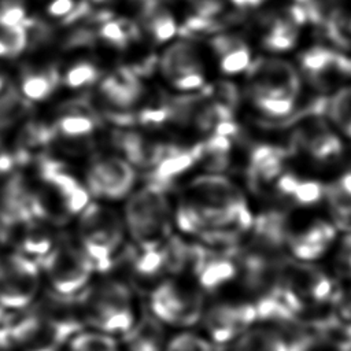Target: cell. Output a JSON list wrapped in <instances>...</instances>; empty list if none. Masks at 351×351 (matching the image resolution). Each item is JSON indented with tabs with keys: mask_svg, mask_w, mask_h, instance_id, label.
I'll list each match as a JSON object with an SVG mask.
<instances>
[{
	"mask_svg": "<svg viewBox=\"0 0 351 351\" xmlns=\"http://www.w3.org/2000/svg\"><path fill=\"white\" fill-rule=\"evenodd\" d=\"M8 332L21 351H59L81 332V322L66 302H44L21 315H11Z\"/></svg>",
	"mask_w": 351,
	"mask_h": 351,
	"instance_id": "3",
	"label": "cell"
},
{
	"mask_svg": "<svg viewBox=\"0 0 351 351\" xmlns=\"http://www.w3.org/2000/svg\"><path fill=\"white\" fill-rule=\"evenodd\" d=\"M78 241L95 270H108L115 265L123 245L125 222L110 207L89 203L78 215Z\"/></svg>",
	"mask_w": 351,
	"mask_h": 351,
	"instance_id": "6",
	"label": "cell"
},
{
	"mask_svg": "<svg viewBox=\"0 0 351 351\" xmlns=\"http://www.w3.org/2000/svg\"><path fill=\"white\" fill-rule=\"evenodd\" d=\"M27 47L23 25L0 27V58H14Z\"/></svg>",
	"mask_w": 351,
	"mask_h": 351,
	"instance_id": "36",
	"label": "cell"
},
{
	"mask_svg": "<svg viewBox=\"0 0 351 351\" xmlns=\"http://www.w3.org/2000/svg\"><path fill=\"white\" fill-rule=\"evenodd\" d=\"M337 270L341 276L351 278V233L343 239L337 256Z\"/></svg>",
	"mask_w": 351,
	"mask_h": 351,
	"instance_id": "42",
	"label": "cell"
},
{
	"mask_svg": "<svg viewBox=\"0 0 351 351\" xmlns=\"http://www.w3.org/2000/svg\"><path fill=\"white\" fill-rule=\"evenodd\" d=\"M211 45L219 58V67L225 74H237L248 70L251 53L241 38L236 36H217L213 38Z\"/></svg>",
	"mask_w": 351,
	"mask_h": 351,
	"instance_id": "24",
	"label": "cell"
},
{
	"mask_svg": "<svg viewBox=\"0 0 351 351\" xmlns=\"http://www.w3.org/2000/svg\"><path fill=\"white\" fill-rule=\"evenodd\" d=\"M332 313L329 314L333 330L341 337H351V288L336 289L332 296Z\"/></svg>",
	"mask_w": 351,
	"mask_h": 351,
	"instance_id": "32",
	"label": "cell"
},
{
	"mask_svg": "<svg viewBox=\"0 0 351 351\" xmlns=\"http://www.w3.org/2000/svg\"><path fill=\"white\" fill-rule=\"evenodd\" d=\"M25 18L22 0H0V27L21 25Z\"/></svg>",
	"mask_w": 351,
	"mask_h": 351,
	"instance_id": "39",
	"label": "cell"
},
{
	"mask_svg": "<svg viewBox=\"0 0 351 351\" xmlns=\"http://www.w3.org/2000/svg\"><path fill=\"white\" fill-rule=\"evenodd\" d=\"M165 351H214V350H213V344L207 339L196 333L184 332L174 336L169 343H166Z\"/></svg>",
	"mask_w": 351,
	"mask_h": 351,
	"instance_id": "38",
	"label": "cell"
},
{
	"mask_svg": "<svg viewBox=\"0 0 351 351\" xmlns=\"http://www.w3.org/2000/svg\"><path fill=\"white\" fill-rule=\"evenodd\" d=\"M38 262L21 254L0 255V306L19 311L36 299L40 285Z\"/></svg>",
	"mask_w": 351,
	"mask_h": 351,
	"instance_id": "9",
	"label": "cell"
},
{
	"mask_svg": "<svg viewBox=\"0 0 351 351\" xmlns=\"http://www.w3.org/2000/svg\"><path fill=\"white\" fill-rule=\"evenodd\" d=\"M12 86H11V84H10V80H8V77L4 74V73H1L0 71V96L1 95H4L7 90H10Z\"/></svg>",
	"mask_w": 351,
	"mask_h": 351,
	"instance_id": "47",
	"label": "cell"
},
{
	"mask_svg": "<svg viewBox=\"0 0 351 351\" xmlns=\"http://www.w3.org/2000/svg\"><path fill=\"white\" fill-rule=\"evenodd\" d=\"M18 237V245L21 254L40 261L55 245L51 225L37 217H32L15 226V234Z\"/></svg>",
	"mask_w": 351,
	"mask_h": 351,
	"instance_id": "21",
	"label": "cell"
},
{
	"mask_svg": "<svg viewBox=\"0 0 351 351\" xmlns=\"http://www.w3.org/2000/svg\"><path fill=\"white\" fill-rule=\"evenodd\" d=\"M25 30H26V36H27V45H37L41 44L44 41H47L51 36V30L49 27L36 19V18H25V21L22 22Z\"/></svg>",
	"mask_w": 351,
	"mask_h": 351,
	"instance_id": "40",
	"label": "cell"
},
{
	"mask_svg": "<svg viewBox=\"0 0 351 351\" xmlns=\"http://www.w3.org/2000/svg\"><path fill=\"white\" fill-rule=\"evenodd\" d=\"M332 186L347 199H351V165L346 167V170L341 173V176L337 178Z\"/></svg>",
	"mask_w": 351,
	"mask_h": 351,
	"instance_id": "45",
	"label": "cell"
},
{
	"mask_svg": "<svg viewBox=\"0 0 351 351\" xmlns=\"http://www.w3.org/2000/svg\"><path fill=\"white\" fill-rule=\"evenodd\" d=\"M300 67L311 85L319 90H330L351 77V59L325 47L307 49L300 56Z\"/></svg>",
	"mask_w": 351,
	"mask_h": 351,
	"instance_id": "13",
	"label": "cell"
},
{
	"mask_svg": "<svg viewBox=\"0 0 351 351\" xmlns=\"http://www.w3.org/2000/svg\"><path fill=\"white\" fill-rule=\"evenodd\" d=\"M192 271L204 289L213 291L230 281L236 276L237 269L230 251L195 244Z\"/></svg>",
	"mask_w": 351,
	"mask_h": 351,
	"instance_id": "17",
	"label": "cell"
},
{
	"mask_svg": "<svg viewBox=\"0 0 351 351\" xmlns=\"http://www.w3.org/2000/svg\"><path fill=\"white\" fill-rule=\"evenodd\" d=\"M144 88L138 75L132 69H118L99 85V95L101 101L117 115L118 121H122L125 112L134 107L141 96Z\"/></svg>",
	"mask_w": 351,
	"mask_h": 351,
	"instance_id": "16",
	"label": "cell"
},
{
	"mask_svg": "<svg viewBox=\"0 0 351 351\" xmlns=\"http://www.w3.org/2000/svg\"><path fill=\"white\" fill-rule=\"evenodd\" d=\"M326 114L329 119L351 138V85L340 88L328 99Z\"/></svg>",
	"mask_w": 351,
	"mask_h": 351,
	"instance_id": "30",
	"label": "cell"
},
{
	"mask_svg": "<svg viewBox=\"0 0 351 351\" xmlns=\"http://www.w3.org/2000/svg\"><path fill=\"white\" fill-rule=\"evenodd\" d=\"M15 222L0 208V245L7 244L15 234Z\"/></svg>",
	"mask_w": 351,
	"mask_h": 351,
	"instance_id": "44",
	"label": "cell"
},
{
	"mask_svg": "<svg viewBox=\"0 0 351 351\" xmlns=\"http://www.w3.org/2000/svg\"><path fill=\"white\" fill-rule=\"evenodd\" d=\"M93 41V32L89 29H78L74 33H71L66 40V47L74 48V47H84L89 45Z\"/></svg>",
	"mask_w": 351,
	"mask_h": 351,
	"instance_id": "43",
	"label": "cell"
},
{
	"mask_svg": "<svg viewBox=\"0 0 351 351\" xmlns=\"http://www.w3.org/2000/svg\"><path fill=\"white\" fill-rule=\"evenodd\" d=\"M67 351H119L114 336L101 332H78L67 343Z\"/></svg>",
	"mask_w": 351,
	"mask_h": 351,
	"instance_id": "33",
	"label": "cell"
},
{
	"mask_svg": "<svg viewBox=\"0 0 351 351\" xmlns=\"http://www.w3.org/2000/svg\"><path fill=\"white\" fill-rule=\"evenodd\" d=\"M51 288L59 296H74L89 282L93 265L80 245L69 241L55 243L51 251L38 261Z\"/></svg>",
	"mask_w": 351,
	"mask_h": 351,
	"instance_id": "8",
	"label": "cell"
},
{
	"mask_svg": "<svg viewBox=\"0 0 351 351\" xmlns=\"http://www.w3.org/2000/svg\"><path fill=\"white\" fill-rule=\"evenodd\" d=\"M258 319L252 303H217L204 315L206 329L217 344H226L237 339Z\"/></svg>",
	"mask_w": 351,
	"mask_h": 351,
	"instance_id": "14",
	"label": "cell"
},
{
	"mask_svg": "<svg viewBox=\"0 0 351 351\" xmlns=\"http://www.w3.org/2000/svg\"><path fill=\"white\" fill-rule=\"evenodd\" d=\"M134 182V167L122 156H97L86 170V189L100 199H123L130 193Z\"/></svg>",
	"mask_w": 351,
	"mask_h": 351,
	"instance_id": "11",
	"label": "cell"
},
{
	"mask_svg": "<svg viewBox=\"0 0 351 351\" xmlns=\"http://www.w3.org/2000/svg\"><path fill=\"white\" fill-rule=\"evenodd\" d=\"M326 33L335 45L343 49L351 48V14L335 11L326 19Z\"/></svg>",
	"mask_w": 351,
	"mask_h": 351,
	"instance_id": "35",
	"label": "cell"
},
{
	"mask_svg": "<svg viewBox=\"0 0 351 351\" xmlns=\"http://www.w3.org/2000/svg\"><path fill=\"white\" fill-rule=\"evenodd\" d=\"M128 351H165L163 324L155 315H143L123 335Z\"/></svg>",
	"mask_w": 351,
	"mask_h": 351,
	"instance_id": "23",
	"label": "cell"
},
{
	"mask_svg": "<svg viewBox=\"0 0 351 351\" xmlns=\"http://www.w3.org/2000/svg\"><path fill=\"white\" fill-rule=\"evenodd\" d=\"M230 1L240 8H250L261 4L263 0H230Z\"/></svg>",
	"mask_w": 351,
	"mask_h": 351,
	"instance_id": "46",
	"label": "cell"
},
{
	"mask_svg": "<svg viewBox=\"0 0 351 351\" xmlns=\"http://www.w3.org/2000/svg\"><path fill=\"white\" fill-rule=\"evenodd\" d=\"M287 152L274 145H258L251 151L247 174L254 188H262L282 174Z\"/></svg>",
	"mask_w": 351,
	"mask_h": 351,
	"instance_id": "20",
	"label": "cell"
},
{
	"mask_svg": "<svg viewBox=\"0 0 351 351\" xmlns=\"http://www.w3.org/2000/svg\"><path fill=\"white\" fill-rule=\"evenodd\" d=\"M140 15L144 29L154 41L163 43L174 36L177 30L176 22L170 12L158 5V1H155L149 8H147Z\"/></svg>",
	"mask_w": 351,
	"mask_h": 351,
	"instance_id": "29",
	"label": "cell"
},
{
	"mask_svg": "<svg viewBox=\"0 0 351 351\" xmlns=\"http://www.w3.org/2000/svg\"><path fill=\"white\" fill-rule=\"evenodd\" d=\"M167 82L181 92H195L204 86L203 66L195 48L185 41L170 45L159 60Z\"/></svg>",
	"mask_w": 351,
	"mask_h": 351,
	"instance_id": "12",
	"label": "cell"
},
{
	"mask_svg": "<svg viewBox=\"0 0 351 351\" xmlns=\"http://www.w3.org/2000/svg\"><path fill=\"white\" fill-rule=\"evenodd\" d=\"M115 143L125 158L134 169L151 171L166 151V144L138 132H119Z\"/></svg>",
	"mask_w": 351,
	"mask_h": 351,
	"instance_id": "18",
	"label": "cell"
},
{
	"mask_svg": "<svg viewBox=\"0 0 351 351\" xmlns=\"http://www.w3.org/2000/svg\"><path fill=\"white\" fill-rule=\"evenodd\" d=\"M137 34V25L128 19L107 21L99 26V36L117 48H123Z\"/></svg>",
	"mask_w": 351,
	"mask_h": 351,
	"instance_id": "34",
	"label": "cell"
},
{
	"mask_svg": "<svg viewBox=\"0 0 351 351\" xmlns=\"http://www.w3.org/2000/svg\"><path fill=\"white\" fill-rule=\"evenodd\" d=\"M81 313L97 332L110 336H123L136 321L130 289L117 280L88 289L81 296Z\"/></svg>",
	"mask_w": 351,
	"mask_h": 351,
	"instance_id": "7",
	"label": "cell"
},
{
	"mask_svg": "<svg viewBox=\"0 0 351 351\" xmlns=\"http://www.w3.org/2000/svg\"><path fill=\"white\" fill-rule=\"evenodd\" d=\"M299 23L288 12L287 18H276L270 22L269 30L263 37V45L270 51L291 49L298 40Z\"/></svg>",
	"mask_w": 351,
	"mask_h": 351,
	"instance_id": "28",
	"label": "cell"
},
{
	"mask_svg": "<svg viewBox=\"0 0 351 351\" xmlns=\"http://www.w3.org/2000/svg\"><path fill=\"white\" fill-rule=\"evenodd\" d=\"M192 10H193V15L214 19V16L223 10V1L222 0H192Z\"/></svg>",
	"mask_w": 351,
	"mask_h": 351,
	"instance_id": "41",
	"label": "cell"
},
{
	"mask_svg": "<svg viewBox=\"0 0 351 351\" xmlns=\"http://www.w3.org/2000/svg\"><path fill=\"white\" fill-rule=\"evenodd\" d=\"M167 188L149 180L129 196L123 222L134 245L159 248L170 237L171 206Z\"/></svg>",
	"mask_w": 351,
	"mask_h": 351,
	"instance_id": "5",
	"label": "cell"
},
{
	"mask_svg": "<svg viewBox=\"0 0 351 351\" xmlns=\"http://www.w3.org/2000/svg\"><path fill=\"white\" fill-rule=\"evenodd\" d=\"M232 351H288V340L270 328H250L237 337Z\"/></svg>",
	"mask_w": 351,
	"mask_h": 351,
	"instance_id": "27",
	"label": "cell"
},
{
	"mask_svg": "<svg viewBox=\"0 0 351 351\" xmlns=\"http://www.w3.org/2000/svg\"><path fill=\"white\" fill-rule=\"evenodd\" d=\"M99 78V69L90 62H78L71 66L64 74V84L69 88L80 89L85 88Z\"/></svg>",
	"mask_w": 351,
	"mask_h": 351,
	"instance_id": "37",
	"label": "cell"
},
{
	"mask_svg": "<svg viewBox=\"0 0 351 351\" xmlns=\"http://www.w3.org/2000/svg\"><path fill=\"white\" fill-rule=\"evenodd\" d=\"M14 347L7 346V344H0V351H11Z\"/></svg>",
	"mask_w": 351,
	"mask_h": 351,
	"instance_id": "48",
	"label": "cell"
},
{
	"mask_svg": "<svg viewBox=\"0 0 351 351\" xmlns=\"http://www.w3.org/2000/svg\"><path fill=\"white\" fill-rule=\"evenodd\" d=\"M277 191L299 206L318 203L326 195V186L314 180H302L295 174L285 173L277 180Z\"/></svg>",
	"mask_w": 351,
	"mask_h": 351,
	"instance_id": "26",
	"label": "cell"
},
{
	"mask_svg": "<svg viewBox=\"0 0 351 351\" xmlns=\"http://www.w3.org/2000/svg\"><path fill=\"white\" fill-rule=\"evenodd\" d=\"M55 140L81 141L90 137L99 126V115L86 100H71L63 103L55 112L51 123Z\"/></svg>",
	"mask_w": 351,
	"mask_h": 351,
	"instance_id": "15",
	"label": "cell"
},
{
	"mask_svg": "<svg viewBox=\"0 0 351 351\" xmlns=\"http://www.w3.org/2000/svg\"><path fill=\"white\" fill-rule=\"evenodd\" d=\"M149 307L162 324L191 326L203 315V296L178 282L163 281L151 291Z\"/></svg>",
	"mask_w": 351,
	"mask_h": 351,
	"instance_id": "10",
	"label": "cell"
},
{
	"mask_svg": "<svg viewBox=\"0 0 351 351\" xmlns=\"http://www.w3.org/2000/svg\"><path fill=\"white\" fill-rule=\"evenodd\" d=\"M336 239V228L325 221H315L304 230L289 234L287 245L291 254L300 261L308 262L321 258Z\"/></svg>",
	"mask_w": 351,
	"mask_h": 351,
	"instance_id": "19",
	"label": "cell"
},
{
	"mask_svg": "<svg viewBox=\"0 0 351 351\" xmlns=\"http://www.w3.org/2000/svg\"><path fill=\"white\" fill-rule=\"evenodd\" d=\"M60 82L59 71L52 66L26 67L21 75V95L32 101H41L51 96Z\"/></svg>",
	"mask_w": 351,
	"mask_h": 351,
	"instance_id": "25",
	"label": "cell"
},
{
	"mask_svg": "<svg viewBox=\"0 0 351 351\" xmlns=\"http://www.w3.org/2000/svg\"><path fill=\"white\" fill-rule=\"evenodd\" d=\"M248 96L254 107L269 118L292 114L300 90L295 67L282 59L259 58L248 67Z\"/></svg>",
	"mask_w": 351,
	"mask_h": 351,
	"instance_id": "4",
	"label": "cell"
},
{
	"mask_svg": "<svg viewBox=\"0 0 351 351\" xmlns=\"http://www.w3.org/2000/svg\"><path fill=\"white\" fill-rule=\"evenodd\" d=\"M30 111V101L11 88L0 96V130L19 122Z\"/></svg>",
	"mask_w": 351,
	"mask_h": 351,
	"instance_id": "31",
	"label": "cell"
},
{
	"mask_svg": "<svg viewBox=\"0 0 351 351\" xmlns=\"http://www.w3.org/2000/svg\"><path fill=\"white\" fill-rule=\"evenodd\" d=\"M29 189L33 215L51 226L80 215L89 204L88 189L59 160L48 156H38Z\"/></svg>",
	"mask_w": 351,
	"mask_h": 351,
	"instance_id": "2",
	"label": "cell"
},
{
	"mask_svg": "<svg viewBox=\"0 0 351 351\" xmlns=\"http://www.w3.org/2000/svg\"><path fill=\"white\" fill-rule=\"evenodd\" d=\"M199 162V144L189 148L181 147H166L163 156L159 163L149 171V180L170 185V181L185 173L195 163Z\"/></svg>",
	"mask_w": 351,
	"mask_h": 351,
	"instance_id": "22",
	"label": "cell"
},
{
	"mask_svg": "<svg viewBox=\"0 0 351 351\" xmlns=\"http://www.w3.org/2000/svg\"><path fill=\"white\" fill-rule=\"evenodd\" d=\"M174 219L184 233L197 234L204 245L225 251H234L237 240L254 222L240 189L229 178L214 173L188 184Z\"/></svg>",
	"mask_w": 351,
	"mask_h": 351,
	"instance_id": "1",
	"label": "cell"
}]
</instances>
